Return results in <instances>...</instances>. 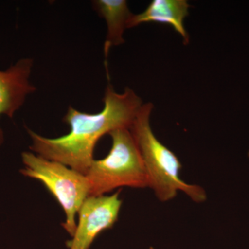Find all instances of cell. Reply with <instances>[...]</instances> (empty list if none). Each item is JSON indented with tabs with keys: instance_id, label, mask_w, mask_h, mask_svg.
Here are the masks:
<instances>
[{
	"instance_id": "1",
	"label": "cell",
	"mask_w": 249,
	"mask_h": 249,
	"mask_svg": "<svg viewBox=\"0 0 249 249\" xmlns=\"http://www.w3.org/2000/svg\"><path fill=\"white\" fill-rule=\"evenodd\" d=\"M103 103L102 110L96 114L80 111L70 106L63 118L70 127L66 135L47 138L27 129L32 142L31 150L43 158L86 175L94 160L98 141L116 129H130L143 104L130 88L117 93L110 84L106 88Z\"/></svg>"
},
{
	"instance_id": "2",
	"label": "cell",
	"mask_w": 249,
	"mask_h": 249,
	"mask_svg": "<svg viewBox=\"0 0 249 249\" xmlns=\"http://www.w3.org/2000/svg\"><path fill=\"white\" fill-rule=\"evenodd\" d=\"M153 107L151 103H143L129 129L142 155L149 187L163 202L174 199L178 191L184 193L195 202H204L207 197L204 188L185 182L180 178L181 162L153 133L150 125Z\"/></svg>"
},
{
	"instance_id": "3",
	"label": "cell",
	"mask_w": 249,
	"mask_h": 249,
	"mask_svg": "<svg viewBox=\"0 0 249 249\" xmlns=\"http://www.w3.org/2000/svg\"><path fill=\"white\" fill-rule=\"evenodd\" d=\"M109 135L112 141L110 151L104 158L93 160L85 175L89 196H105L121 187H149L146 170L130 129H116Z\"/></svg>"
},
{
	"instance_id": "4",
	"label": "cell",
	"mask_w": 249,
	"mask_h": 249,
	"mask_svg": "<svg viewBox=\"0 0 249 249\" xmlns=\"http://www.w3.org/2000/svg\"><path fill=\"white\" fill-rule=\"evenodd\" d=\"M22 160L24 168L20 173L38 180L52 193L65 212L62 227L72 237L76 229V214L89 196L88 178L67 165L33 152H23Z\"/></svg>"
},
{
	"instance_id": "5",
	"label": "cell",
	"mask_w": 249,
	"mask_h": 249,
	"mask_svg": "<svg viewBox=\"0 0 249 249\" xmlns=\"http://www.w3.org/2000/svg\"><path fill=\"white\" fill-rule=\"evenodd\" d=\"M119 192L111 196H89L78 211L74 235L66 242L69 249H89L100 233L111 229L118 220L122 200Z\"/></svg>"
},
{
	"instance_id": "6",
	"label": "cell",
	"mask_w": 249,
	"mask_h": 249,
	"mask_svg": "<svg viewBox=\"0 0 249 249\" xmlns=\"http://www.w3.org/2000/svg\"><path fill=\"white\" fill-rule=\"evenodd\" d=\"M34 66L32 58H22L5 71L0 70V116L13 118L20 109L28 95L35 92L36 88L29 81ZM4 134L0 128V145Z\"/></svg>"
},
{
	"instance_id": "7",
	"label": "cell",
	"mask_w": 249,
	"mask_h": 249,
	"mask_svg": "<svg viewBox=\"0 0 249 249\" xmlns=\"http://www.w3.org/2000/svg\"><path fill=\"white\" fill-rule=\"evenodd\" d=\"M190 4L186 0H153L147 9L139 14H131L127 27L133 28L142 23L157 22L168 24L189 43V35L185 29L184 19L189 14Z\"/></svg>"
},
{
	"instance_id": "8",
	"label": "cell",
	"mask_w": 249,
	"mask_h": 249,
	"mask_svg": "<svg viewBox=\"0 0 249 249\" xmlns=\"http://www.w3.org/2000/svg\"><path fill=\"white\" fill-rule=\"evenodd\" d=\"M92 4L93 9L107 23V37L104 44L105 57L107 59L111 47L124 43V31L127 29V21L132 13L125 0H96Z\"/></svg>"
}]
</instances>
